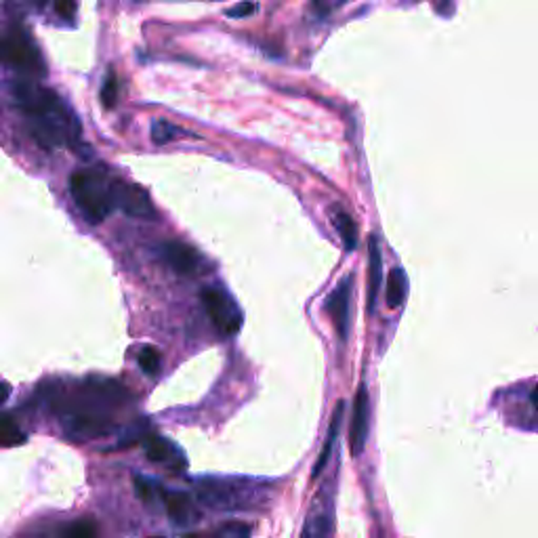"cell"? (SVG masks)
Listing matches in <instances>:
<instances>
[{
    "label": "cell",
    "mask_w": 538,
    "mask_h": 538,
    "mask_svg": "<svg viewBox=\"0 0 538 538\" xmlns=\"http://www.w3.org/2000/svg\"><path fill=\"white\" fill-rule=\"evenodd\" d=\"M13 95L40 145L46 150H55V147L78 144V118L55 91L32 83H19L13 86Z\"/></svg>",
    "instance_id": "6da1fadb"
},
{
    "label": "cell",
    "mask_w": 538,
    "mask_h": 538,
    "mask_svg": "<svg viewBox=\"0 0 538 538\" xmlns=\"http://www.w3.org/2000/svg\"><path fill=\"white\" fill-rule=\"evenodd\" d=\"M70 192L80 211L91 224H101L112 213V190L110 184L97 171H76L70 179Z\"/></svg>",
    "instance_id": "7a4b0ae2"
},
{
    "label": "cell",
    "mask_w": 538,
    "mask_h": 538,
    "mask_svg": "<svg viewBox=\"0 0 538 538\" xmlns=\"http://www.w3.org/2000/svg\"><path fill=\"white\" fill-rule=\"evenodd\" d=\"M0 59L6 65H11L13 70L34 74V76H40L46 70L38 46L34 45L28 34L19 28L0 36Z\"/></svg>",
    "instance_id": "3957f363"
},
{
    "label": "cell",
    "mask_w": 538,
    "mask_h": 538,
    "mask_svg": "<svg viewBox=\"0 0 538 538\" xmlns=\"http://www.w3.org/2000/svg\"><path fill=\"white\" fill-rule=\"evenodd\" d=\"M202 305H204L208 318L221 334L232 336L242 328L244 315H242L238 303L232 299V294L219 286H206L200 293Z\"/></svg>",
    "instance_id": "277c9868"
},
{
    "label": "cell",
    "mask_w": 538,
    "mask_h": 538,
    "mask_svg": "<svg viewBox=\"0 0 538 538\" xmlns=\"http://www.w3.org/2000/svg\"><path fill=\"white\" fill-rule=\"evenodd\" d=\"M110 190L114 206H118L120 211H125L129 217L145 221L156 219V211H154L152 200L141 185L126 184V181H112Z\"/></svg>",
    "instance_id": "5b68a950"
},
{
    "label": "cell",
    "mask_w": 538,
    "mask_h": 538,
    "mask_svg": "<svg viewBox=\"0 0 538 538\" xmlns=\"http://www.w3.org/2000/svg\"><path fill=\"white\" fill-rule=\"evenodd\" d=\"M370 395L364 383L358 387L354 398V413L352 423H349V450L352 456H360L364 453L366 437H368V425H370Z\"/></svg>",
    "instance_id": "8992f818"
},
{
    "label": "cell",
    "mask_w": 538,
    "mask_h": 538,
    "mask_svg": "<svg viewBox=\"0 0 538 538\" xmlns=\"http://www.w3.org/2000/svg\"><path fill=\"white\" fill-rule=\"evenodd\" d=\"M352 275L343 278L326 301V312L333 318V324L336 328V333H339L341 341H345L349 334V299H352Z\"/></svg>",
    "instance_id": "52a82bcc"
},
{
    "label": "cell",
    "mask_w": 538,
    "mask_h": 538,
    "mask_svg": "<svg viewBox=\"0 0 538 538\" xmlns=\"http://www.w3.org/2000/svg\"><path fill=\"white\" fill-rule=\"evenodd\" d=\"M144 450L147 454V459L152 463H160V465L171 467L173 471H184L187 467V461L181 450L164 440L163 435H145L144 437Z\"/></svg>",
    "instance_id": "ba28073f"
},
{
    "label": "cell",
    "mask_w": 538,
    "mask_h": 538,
    "mask_svg": "<svg viewBox=\"0 0 538 538\" xmlns=\"http://www.w3.org/2000/svg\"><path fill=\"white\" fill-rule=\"evenodd\" d=\"M160 253H163V259L166 261L168 267L181 275H192L200 269L202 257L198 251L190 244H184V242H164Z\"/></svg>",
    "instance_id": "9c48e42d"
},
{
    "label": "cell",
    "mask_w": 538,
    "mask_h": 538,
    "mask_svg": "<svg viewBox=\"0 0 538 538\" xmlns=\"http://www.w3.org/2000/svg\"><path fill=\"white\" fill-rule=\"evenodd\" d=\"M383 282V261H381V248L376 244L374 235H370L368 240V312H373L376 294H379Z\"/></svg>",
    "instance_id": "30bf717a"
},
{
    "label": "cell",
    "mask_w": 538,
    "mask_h": 538,
    "mask_svg": "<svg viewBox=\"0 0 538 538\" xmlns=\"http://www.w3.org/2000/svg\"><path fill=\"white\" fill-rule=\"evenodd\" d=\"M164 507L174 523H192L198 517L196 507L185 493H166Z\"/></svg>",
    "instance_id": "8fae6325"
},
{
    "label": "cell",
    "mask_w": 538,
    "mask_h": 538,
    "mask_svg": "<svg viewBox=\"0 0 538 538\" xmlns=\"http://www.w3.org/2000/svg\"><path fill=\"white\" fill-rule=\"evenodd\" d=\"M343 413H345V402H339V404H336V408H334V414H333L331 427H328V435H326L324 448H322V453H320V456H318V461H315V465H314L312 480H318L322 471H324V467L328 465V459H331L333 448H334V443H336V435H339V429H341Z\"/></svg>",
    "instance_id": "7c38bea8"
},
{
    "label": "cell",
    "mask_w": 538,
    "mask_h": 538,
    "mask_svg": "<svg viewBox=\"0 0 538 538\" xmlns=\"http://www.w3.org/2000/svg\"><path fill=\"white\" fill-rule=\"evenodd\" d=\"M331 219H333V225H334L336 234H339L343 244H345L347 251H354V248L358 246V225H355L352 214H349L345 208L333 206Z\"/></svg>",
    "instance_id": "4fadbf2b"
},
{
    "label": "cell",
    "mask_w": 538,
    "mask_h": 538,
    "mask_svg": "<svg viewBox=\"0 0 538 538\" xmlns=\"http://www.w3.org/2000/svg\"><path fill=\"white\" fill-rule=\"evenodd\" d=\"M406 294H408L406 274H404V269H394V272L387 275V291H385L387 307L389 309L400 307L402 303L406 301Z\"/></svg>",
    "instance_id": "5bb4252c"
},
{
    "label": "cell",
    "mask_w": 538,
    "mask_h": 538,
    "mask_svg": "<svg viewBox=\"0 0 538 538\" xmlns=\"http://www.w3.org/2000/svg\"><path fill=\"white\" fill-rule=\"evenodd\" d=\"M333 536V517L328 513L309 515L303 526L301 538H331Z\"/></svg>",
    "instance_id": "9a60e30c"
},
{
    "label": "cell",
    "mask_w": 538,
    "mask_h": 538,
    "mask_svg": "<svg viewBox=\"0 0 538 538\" xmlns=\"http://www.w3.org/2000/svg\"><path fill=\"white\" fill-rule=\"evenodd\" d=\"M22 443H25V433L17 427V423L9 414L0 416V446L17 448Z\"/></svg>",
    "instance_id": "2e32d148"
},
{
    "label": "cell",
    "mask_w": 538,
    "mask_h": 538,
    "mask_svg": "<svg viewBox=\"0 0 538 538\" xmlns=\"http://www.w3.org/2000/svg\"><path fill=\"white\" fill-rule=\"evenodd\" d=\"M150 134H152L154 144L166 145V144H171L173 139H177L179 134H184V131H181L177 125L168 123V120H156V123L152 125Z\"/></svg>",
    "instance_id": "e0dca14e"
},
{
    "label": "cell",
    "mask_w": 538,
    "mask_h": 538,
    "mask_svg": "<svg viewBox=\"0 0 538 538\" xmlns=\"http://www.w3.org/2000/svg\"><path fill=\"white\" fill-rule=\"evenodd\" d=\"M62 536L64 538H95L97 526L91 520H76V522L67 523Z\"/></svg>",
    "instance_id": "ac0fdd59"
},
{
    "label": "cell",
    "mask_w": 538,
    "mask_h": 538,
    "mask_svg": "<svg viewBox=\"0 0 538 538\" xmlns=\"http://www.w3.org/2000/svg\"><path fill=\"white\" fill-rule=\"evenodd\" d=\"M137 362L145 374H156L160 370V354L154 347L141 349Z\"/></svg>",
    "instance_id": "d6986e66"
},
{
    "label": "cell",
    "mask_w": 538,
    "mask_h": 538,
    "mask_svg": "<svg viewBox=\"0 0 538 538\" xmlns=\"http://www.w3.org/2000/svg\"><path fill=\"white\" fill-rule=\"evenodd\" d=\"M116 99H118V80L114 74L105 78L104 86H101V104H104L107 110H112L114 105H116Z\"/></svg>",
    "instance_id": "ffe728a7"
},
{
    "label": "cell",
    "mask_w": 538,
    "mask_h": 538,
    "mask_svg": "<svg viewBox=\"0 0 538 538\" xmlns=\"http://www.w3.org/2000/svg\"><path fill=\"white\" fill-rule=\"evenodd\" d=\"M134 493H137V496L144 503H154V499H156V483H152L150 480H144V477H134Z\"/></svg>",
    "instance_id": "44dd1931"
},
{
    "label": "cell",
    "mask_w": 538,
    "mask_h": 538,
    "mask_svg": "<svg viewBox=\"0 0 538 538\" xmlns=\"http://www.w3.org/2000/svg\"><path fill=\"white\" fill-rule=\"evenodd\" d=\"M253 13H257V3H253V0H244V3L232 6V9L225 11L227 17H234V19H242V17H248L253 15Z\"/></svg>",
    "instance_id": "7402d4cb"
},
{
    "label": "cell",
    "mask_w": 538,
    "mask_h": 538,
    "mask_svg": "<svg viewBox=\"0 0 538 538\" xmlns=\"http://www.w3.org/2000/svg\"><path fill=\"white\" fill-rule=\"evenodd\" d=\"M251 536V528L244 526V523H230V526L224 528L221 538H248Z\"/></svg>",
    "instance_id": "603a6c76"
},
{
    "label": "cell",
    "mask_w": 538,
    "mask_h": 538,
    "mask_svg": "<svg viewBox=\"0 0 538 538\" xmlns=\"http://www.w3.org/2000/svg\"><path fill=\"white\" fill-rule=\"evenodd\" d=\"M55 9L64 19H72L76 13V0H51Z\"/></svg>",
    "instance_id": "cb8c5ba5"
},
{
    "label": "cell",
    "mask_w": 538,
    "mask_h": 538,
    "mask_svg": "<svg viewBox=\"0 0 538 538\" xmlns=\"http://www.w3.org/2000/svg\"><path fill=\"white\" fill-rule=\"evenodd\" d=\"M312 9L314 13H318V15H328V13L333 11V0H314Z\"/></svg>",
    "instance_id": "d4e9b609"
},
{
    "label": "cell",
    "mask_w": 538,
    "mask_h": 538,
    "mask_svg": "<svg viewBox=\"0 0 538 538\" xmlns=\"http://www.w3.org/2000/svg\"><path fill=\"white\" fill-rule=\"evenodd\" d=\"M9 394H11V387L6 385V383H0V408H3L6 398H9Z\"/></svg>",
    "instance_id": "484cf974"
},
{
    "label": "cell",
    "mask_w": 538,
    "mask_h": 538,
    "mask_svg": "<svg viewBox=\"0 0 538 538\" xmlns=\"http://www.w3.org/2000/svg\"><path fill=\"white\" fill-rule=\"evenodd\" d=\"M533 404L534 406H538V385L534 387V392H533Z\"/></svg>",
    "instance_id": "4316f807"
},
{
    "label": "cell",
    "mask_w": 538,
    "mask_h": 538,
    "mask_svg": "<svg viewBox=\"0 0 538 538\" xmlns=\"http://www.w3.org/2000/svg\"><path fill=\"white\" fill-rule=\"evenodd\" d=\"M156 538H160V536H156Z\"/></svg>",
    "instance_id": "83f0119b"
}]
</instances>
